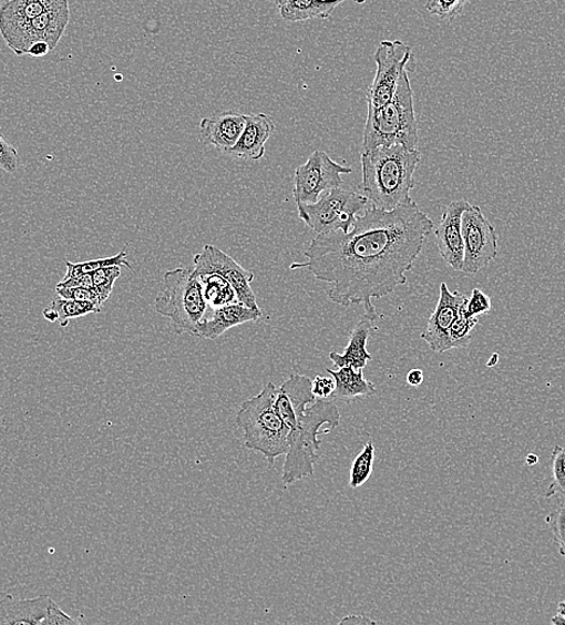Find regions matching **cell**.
I'll use <instances>...</instances> for the list:
<instances>
[{"mask_svg":"<svg viewBox=\"0 0 565 625\" xmlns=\"http://www.w3.org/2000/svg\"><path fill=\"white\" fill-rule=\"evenodd\" d=\"M434 224L417 203L391 211L364 209L349 233L317 235L305 250L306 263L290 269H309L316 279L331 284L330 300L339 306L362 305L376 321L373 298L404 286Z\"/></svg>","mask_w":565,"mask_h":625,"instance_id":"cell-1","label":"cell"},{"mask_svg":"<svg viewBox=\"0 0 565 625\" xmlns=\"http://www.w3.org/2000/svg\"><path fill=\"white\" fill-rule=\"evenodd\" d=\"M420 161L418 150L402 145L361 152V188L367 201L386 211L411 204Z\"/></svg>","mask_w":565,"mask_h":625,"instance_id":"cell-2","label":"cell"},{"mask_svg":"<svg viewBox=\"0 0 565 625\" xmlns=\"http://www.w3.org/2000/svg\"><path fill=\"white\" fill-rule=\"evenodd\" d=\"M341 422V411L330 400H317L307 407L288 437L289 451L282 465L281 481L291 485L296 481L315 475L320 460L319 434H329Z\"/></svg>","mask_w":565,"mask_h":625,"instance_id":"cell-3","label":"cell"},{"mask_svg":"<svg viewBox=\"0 0 565 625\" xmlns=\"http://www.w3.org/2000/svg\"><path fill=\"white\" fill-rule=\"evenodd\" d=\"M418 142L414 94L409 71H405L391 101L367 112L361 152L393 145L417 150Z\"/></svg>","mask_w":565,"mask_h":625,"instance_id":"cell-4","label":"cell"},{"mask_svg":"<svg viewBox=\"0 0 565 625\" xmlns=\"http://www.w3.org/2000/svg\"><path fill=\"white\" fill-rule=\"evenodd\" d=\"M277 388L267 382L261 392L239 407L235 422L244 431L245 448L260 452L268 464L287 454L290 429L275 410Z\"/></svg>","mask_w":565,"mask_h":625,"instance_id":"cell-5","label":"cell"},{"mask_svg":"<svg viewBox=\"0 0 565 625\" xmlns=\"http://www.w3.org/2000/svg\"><path fill=\"white\" fill-rule=\"evenodd\" d=\"M203 284L193 275V268H175L164 275V288L155 298L154 307L170 319L177 335L194 336L207 310Z\"/></svg>","mask_w":565,"mask_h":625,"instance_id":"cell-6","label":"cell"},{"mask_svg":"<svg viewBox=\"0 0 565 625\" xmlns=\"http://www.w3.org/2000/svg\"><path fill=\"white\" fill-rule=\"evenodd\" d=\"M367 204L369 201L364 195L339 187L323 193L315 204L296 206H298L300 219L309 229L316 232L317 235H327L337 230L349 233Z\"/></svg>","mask_w":565,"mask_h":625,"instance_id":"cell-7","label":"cell"},{"mask_svg":"<svg viewBox=\"0 0 565 625\" xmlns=\"http://www.w3.org/2000/svg\"><path fill=\"white\" fill-rule=\"evenodd\" d=\"M374 61L376 76L367 91L369 109H379L391 101L402 75L409 71L408 65L413 61V52L411 47L401 40H384L374 53Z\"/></svg>","mask_w":565,"mask_h":625,"instance_id":"cell-8","label":"cell"},{"mask_svg":"<svg viewBox=\"0 0 565 625\" xmlns=\"http://www.w3.org/2000/svg\"><path fill=\"white\" fill-rule=\"evenodd\" d=\"M351 173V167L336 163L328 153L314 152L305 164L296 168L292 189L296 205L317 203L325 192L341 187L342 175Z\"/></svg>","mask_w":565,"mask_h":625,"instance_id":"cell-9","label":"cell"},{"mask_svg":"<svg viewBox=\"0 0 565 625\" xmlns=\"http://www.w3.org/2000/svg\"><path fill=\"white\" fill-rule=\"evenodd\" d=\"M462 236L464 245L462 273L475 275L497 258V232L479 206L472 205L463 212Z\"/></svg>","mask_w":565,"mask_h":625,"instance_id":"cell-10","label":"cell"},{"mask_svg":"<svg viewBox=\"0 0 565 625\" xmlns=\"http://www.w3.org/2000/svg\"><path fill=\"white\" fill-rule=\"evenodd\" d=\"M193 275H218L228 280L237 294V301L250 308L260 309L250 283L254 274L247 271L228 254L216 246L205 245L203 252L194 255Z\"/></svg>","mask_w":565,"mask_h":625,"instance_id":"cell-11","label":"cell"},{"mask_svg":"<svg viewBox=\"0 0 565 625\" xmlns=\"http://www.w3.org/2000/svg\"><path fill=\"white\" fill-rule=\"evenodd\" d=\"M69 20V2L54 6L41 13L40 17L24 27L18 35L6 42V44L19 57L28 54L32 45L39 41L48 42L53 51L60 44L66 31Z\"/></svg>","mask_w":565,"mask_h":625,"instance_id":"cell-12","label":"cell"},{"mask_svg":"<svg viewBox=\"0 0 565 625\" xmlns=\"http://www.w3.org/2000/svg\"><path fill=\"white\" fill-rule=\"evenodd\" d=\"M465 301L468 296L460 291H450L446 283H442L436 307L430 317L427 330L421 334V338L434 352L443 354L451 350L449 329Z\"/></svg>","mask_w":565,"mask_h":625,"instance_id":"cell-13","label":"cell"},{"mask_svg":"<svg viewBox=\"0 0 565 625\" xmlns=\"http://www.w3.org/2000/svg\"><path fill=\"white\" fill-rule=\"evenodd\" d=\"M471 206L472 204L465 201L450 203L440 225L433 230L442 258L455 271H462L464 259L462 216Z\"/></svg>","mask_w":565,"mask_h":625,"instance_id":"cell-14","label":"cell"},{"mask_svg":"<svg viewBox=\"0 0 565 625\" xmlns=\"http://www.w3.org/2000/svg\"><path fill=\"white\" fill-rule=\"evenodd\" d=\"M317 397L312 392V380L306 376L291 375L277 389L275 410L290 430L298 423L308 404H314Z\"/></svg>","mask_w":565,"mask_h":625,"instance_id":"cell-15","label":"cell"},{"mask_svg":"<svg viewBox=\"0 0 565 625\" xmlns=\"http://www.w3.org/2000/svg\"><path fill=\"white\" fill-rule=\"evenodd\" d=\"M69 0H8L0 7V34L6 42L54 6Z\"/></svg>","mask_w":565,"mask_h":625,"instance_id":"cell-16","label":"cell"},{"mask_svg":"<svg viewBox=\"0 0 565 625\" xmlns=\"http://www.w3.org/2000/svg\"><path fill=\"white\" fill-rule=\"evenodd\" d=\"M263 318L261 309L250 308L235 303L216 308L210 319H203L195 330L194 337L215 340L236 326L258 321Z\"/></svg>","mask_w":565,"mask_h":625,"instance_id":"cell-17","label":"cell"},{"mask_svg":"<svg viewBox=\"0 0 565 625\" xmlns=\"http://www.w3.org/2000/svg\"><path fill=\"white\" fill-rule=\"evenodd\" d=\"M246 115L236 111H224L201 122V133L207 144L228 153L242 136Z\"/></svg>","mask_w":565,"mask_h":625,"instance_id":"cell-18","label":"cell"},{"mask_svg":"<svg viewBox=\"0 0 565 625\" xmlns=\"http://www.w3.org/2000/svg\"><path fill=\"white\" fill-rule=\"evenodd\" d=\"M275 131L274 120L265 113L246 115L245 130L228 154L247 161H260L266 152V142Z\"/></svg>","mask_w":565,"mask_h":625,"instance_id":"cell-19","label":"cell"},{"mask_svg":"<svg viewBox=\"0 0 565 625\" xmlns=\"http://www.w3.org/2000/svg\"><path fill=\"white\" fill-rule=\"evenodd\" d=\"M51 598L47 594L33 600H18L7 594L0 600V624L42 625L48 616Z\"/></svg>","mask_w":565,"mask_h":625,"instance_id":"cell-20","label":"cell"},{"mask_svg":"<svg viewBox=\"0 0 565 625\" xmlns=\"http://www.w3.org/2000/svg\"><path fill=\"white\" fill-rule=\"evenodd\" d=\"M374 321L369 317H363L352 330L349 344L343 354L330 352V360L338 367H351L363 369L367 363L372 361V355L367 351V342L374 330Z\"/></svg>","mask_w":565,"mask_h":625,"instance_id":"cell-21","label":"cell"},{"mask_svg":"<svg viewBox=\"0 0 565 625\" xmlns=\"http://www.w3.org/2000/svg\"><path fill=\"white\" fill-rule=\"evenodd\" d=\"M347 0H278L279 16L287 22L328 20Z\"/></svg>","mask_w":565,"mask_h":625,"instance_id":"cell-22","label":"cell"},{"mask_svg":"<svg viewBox=\"0 0 565 625\" xmlns=\"http://www.w3.org/2000/svg\"><path fill=\"white\" fill-rule=\"evenodd\" d=\"M363 369H355L351 367L339 368L338 371L327 369L336 382V390L332 400L338 401H356L362 397H370L376 393L374 383L363 377Z\"/></svg>","mask_w":565,"mask_h":625,"instance_id":"cell-23","label":"cell"},{"mask_svg":"<svg viewBox=\"0 0 565 625\" xmlns=\"http://www.w3.org/2000/svg\"><path fill=\"white\" fill-rule=\"evenodd\" d=\"M101 311L102 308L95 304L66 300L59 296L53 298L51 307L42 311V315L48 321H60L62 328H66L70 320L92 315V312L97 315Z\"/></svg>","mask_w":565,"mask_h":625,"instance_id":"cell-24","label":"cell"},{"mask_svg":"<svg viewBox=\"0 0 565 625\" xmlns=\"http://www.w3.org/2000/svg\"><path fill=\"white\" fill-rule=\"evenodd\" d=\"M203 284L204 295L209 306L216 308L237 301V294L232 284L218 275L195 276Z\"/></svg>","mask_w":565,"mask_h":625,"instance_id":"cell-25","label":"cell"},{"mask_svg":"<svg viewBox=\"0 0 565 625\" xmlns=\"http://www.w3.org/2000/svg\"><path fill=\"white\" fill-rule=\"evenodd\" d=\"M376 448L372 442H367L350 467L349 486L359 489L369 481L373 474Z\"/></svg>","mask_w":565,"mask_h":625,"instance_id":"cell-26","label":"cell"},{"mask_svg":"<svg viewBox=\"0 0 565 625\" xmlns=\"http://www.w3.org/2000/svg\"><path fill=\"white\" fill-rule=\"evenodd\" d=\"M126 258H129V254H126L125 249H123L117 255H113V257L104 259L90 260L86 263H72L66 260V274L63 279L73 278L84 274H94L97 269L110 266H126L130 269H133V266L129 260H126Z\"/></svg>","mask_w":565,"mask_h":625,"instance_id":"cell-27","label":"cell"},{"mask_svg":"<svg viewBox=\"0 0 565 625\" xmlns=\"http://www.w3.org/2000/svg\"><path fill=\"white\" fill-rule=\"evenodd\" d=\"M463 306L460 310V315L454 322L451 324L449 329V342L451 349L469 347L473 339L475 326L479 322L477 318L468 316Z\"/></svg>","mask_w":565,"mask_h":625,"instance_id":"cell-28","label":"cell"},{"mask_svg":"<svg viewBox=\"0 0 565 625\" xmlns=\"http://www.w3.org/2000/svg\"><path fill=\"white\" fill-rule=\"evenodd\" d=\"M551 469H553V481L545 493V499L555 495L565 496V449L556 445L551 454Z\"/></svg>","mask_w":565,"mask_h":625,"instance_id":"cell-29","label":"cell"},{"mask_svg":"<svg viewBox=\"0 0 565 625\" xmlns=\"http://www.w3.org/2000/svg\"><path fill=\"white\" fill-rule=\"evenodd\" d=\"M121 273L122 266H110L97 269V271L93 274V289L102 306L109 300L113 286H115Z\"/></svg>","mask_w":565,"mask_h":625,"instance_id":"cell-30","label":"cell"},{"mask_svg":"<svg viewBox=\"0 0 565 625\" xmlns=\"http://www.w3.org/2000/svg\"><path fill=\"white\" fill-rule=\"evenodd\" d=\"M470 0H429L427 10L441 20H454Z\"/></svg>","mask_w":565,"mask_h":625,"instance_id":"cell-31","label":"cell"},{"mask_svg":"<svg viewBox=\"0 0 565 625\" xmlns=\"http://www.w3.org/2000/svg\"><path fill=\"white\" fill-rule=\"evenodd\" d=\"M464 311L469 317L479 318L487 315L492 308L491 298L480 289H473L471 297L465 301Z\"/></svg>","mask_w":565,"mask_h":625,"instance_id":"cell-32","label":"cell"},{"mask_svg":"<svg viewBox=\"0 0 565 625\" xmlns=\"http://www.w3.org/2000/svg\"><path fill=\"white\" fill-rule=\"evenodd\" d=\"M554 542L558 547L559 555L565 557V506L554 511L546 518Z\"/></svg>","mask_w":565,"mask_h":625,"instance_id":"cell-33","label":"cell"},{"mask_svg":"<svg viewBox=\"0 0 565 625\" xmlns=\"http://www.w3.org/2000/svg\"><path fill=\"white\" fill-rule=\"evenodd\" d=\"M19 167L18 150L10 145L3 134L0 133V168L8 174H17Z\"/></svg>","mask_w":565,"mask_h":625,"instance_id":"cell-34","label":"cell"},{"mask_svg":"<svg viewBox=\"0 0 565 625\" xmlns=\"http://www.w3.org/2000/svg\"><path fill=\"white\" fill-rule=\"evenodd\" d=\"M55 294L66 298V300H74L80 303H92L103 308L101 301L94 289L84 288H55Z\"/></svg>","mask_w":565,"mask_h":625,"instance_id":"cell-35","label":"cell"},{"mask_svg":"<svg viewBox=\"0 0 565 625\" xmlns=\"http://www.w3.org/2000/svg\"><path fill=\"white\" fill-rule=\"evenodd\" d=\"M336 390V382L332 377L317 376L312 380V392L317 400H330Z\"/></svg>","mask_w":565,"mask_h":625,"instance_id":"cell-36","label":"cell"},{"mask_svg":"<svg viewBox=\"0 0 565 625\" xmlns=\"http://www.w3.org/2000/svg\"><path fill=\"white\" fill-rule=\"evenodd\" d=\"M60 624H64V625L78 624V621L70 617L68 614L64 613V611L59 605H56L53 601H51L48 611V616L44 619V622H42V625H60Z\"/></svg>","mask_w":565,"mask_h":625,"instance_id":"cell-37","label":"cell"},{"mask_svg":"<svg viewBox=\"0 0 565 625\" xmlns=\"http://www.w3.org/2000/svg\"><path fill=\"white\" fill-rule=\"evenodd\" d=\"M55 288H84L93 289V274H84L56 284Z\"/></svg>","mask_w":565,"mask_h":625,"instance_id":"cell-38","label":"cell"},{"mask_svg":"<svg viewBox=\"0 0 565 625\" xmlns=\"http://www.w3.org/2000/svg\"><path fill=\"white\" fill-rule=\"evenodd\" d=\"M52 50H51L50 45L48 44V42L39 41V42H35L34 45H32L30 51H28V54H30L31 57H34V59H41V57L47 55Z\"/></svg>","mask_w":565,"mask_h":625,"instance_id":"cell-39","label":"cell"},{"mask_svg":"<svg viewBox=\"0 0 565 625\" xmlns=\"http://www.w3.org/2000/svg\"><path fill=\"white\" fill-rule=\"evenodd\" d=\"M423 379H425V376H423L421 369H412V371H409L407 375L408 386H411L413 388L420 387L423 382Z\"/></svg>","mask_w":565,"mask_h":625,"instance_id":"cell-40","label":"cell"},{"mask_svg":"<svg viewBox=\"0 0 565 625\" xmlns=\"http://www.w3.org/2000/svg\"><path fill=\"white\" fill-rule=\"evenodd\" d=\"M551 623L555 625H564L565 624V601L561 602L557 607V614L551 619Z\"/></svg>","mask_w":565,"mask_h":625,"instance_id":"cell-41","label":"cell"},{"mask_svg":"<svg viewBox=\"0 0 565 625\" xmlns=\"http://www.w3.org/2000/svg\"><path fill=\"white\" fill-rule=\"evenodd\" d=\"M357 622V623H361V622H366V623H374L373 621L369 619V618H363V617H358V616H349L347 618H345L341 623H351V622Z\"/></svg>","mask_w":565,"mask_h":625,"instance_id":"cell-42","label":"cell"},{"mask_svg":"<svg viewBox=\"0 0 565 625\" xmlns=\"http://www.w3.org/2000/svg\"><path fill=\"white\" fill-rule=\"evenodd\" d=\"M538 461H540V458L535 457L534 453H530L527 459H526V462H527L528 465H534V464L538 463Z\"/></svg>","mask_w":565,"mask_h":625,"instance_id":"cell-43","label":"cell"},{"mask_svg":"<svg viewBox=\"0 0 565 625\" xmlns=\"http://www.w3.org/2000/svg\"><path fill=\"white\" fill-rule=\"evenodd\" d=\"M500 361V355L499 354H493L492 355V359L489 361L487 366L489 367H493L494 365H496Z\"/></svg>","mask_w":565,"mask_h":625,"instance_id":"cell-44","label":"cell"},{"mask_svg":"<svg viewBox=\"0 0 565 625\" xmlns=\"http://www.w3.org/2000/svg\"><path fill=\"white\" fill-rule=\"evenodd\" d=\"M357 3H363L364 0H356Z\"/></svg>","mask_w":565,"mask_h":625,"instance_id":"cell-45","label":"cell"},{"mask_svg":"<svg viewBox=\"0 0 565 625\" xmlns=\"http://www.w3.org/2000/svg\"><path fill=\"white\" fill-rule=\"evenodd\" d=\"M277 2H278V0H275V3H277Z\"/></svg>","mask_w":565,"mask_h":625,"instance_id":"cell-46","label":"cell"}]
</instances>
